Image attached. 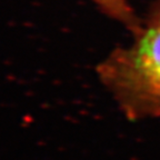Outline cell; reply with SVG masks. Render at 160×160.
Returning <instances> with one entry per match:
<instances>
[{
    "label": "cell",
    "mask_w": 160,
    "mask_h": 160,
    "mask_svg": "<svg viewBox=\"0 0 160 160\" xmlns=\"http://www.w3.org/2000/svg\"><path fill=\"white\" fill-rule=\"evenodd\" d=\"M97 72L127 119L160 118V1L132 42L110 52Z\"/></svg>",
    "instance_id": "1"
},
{
    "label": "cell",
    "mask_w": 160,
    "mask_h": 160,
    "mask_svg": "<svg viewBox=\"0 0 160 160\" xmlns=\"http://www.w3.org/2000/svg\"><path fill=\"white\" fill-rule=\"evenodd\" d=\"M106 15L122 23L135 35L141 27V21L136 16L127 0H91Z\"/></svg>",
    "instance_id": "2"
}]
</instances>
